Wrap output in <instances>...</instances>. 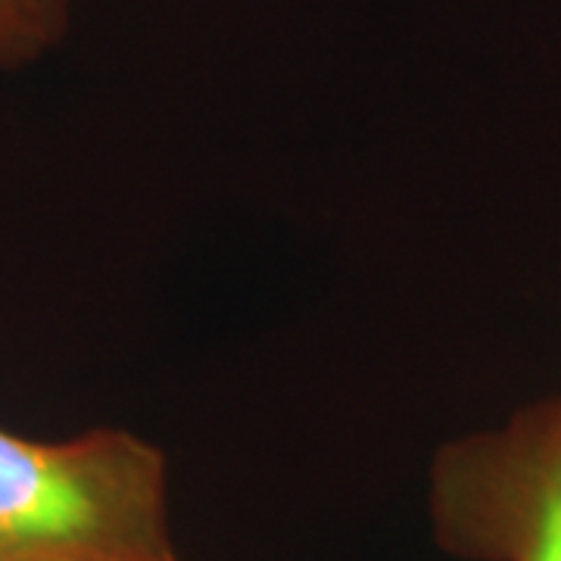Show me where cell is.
I'll use <instances>...</instances> for the list:
<instances>
[{
  "mask_svg": "<svg viewBox=\"0 0 561 561\" xmlns=\"http://www.w3.org/2000/svg\"><path fill=\"white\" fill-rule=\"evenodd\" d=\"M559 400H561V397H559Z\"/></svg>",
  "mask_w": 561,
  "mask_h": 561,
  "instance_id": "cell-4",
  "label": "cell"
},
{
  "mask_svg": "<svg viewBox=\"0 0 561 561\" xmlns=\"http://www.w3.org/2000/svg\"><path fill=\"white\" fill-rule=\"evenodd\" d=\"M427 512L443 552L465 561H561V400L443 443Z\"/></svg>",
  "mask_w": 561,
  "mask_h": 561,
  "instance_id": "cell-2",
  "label": "cell"
},
{
  "mask_svg": "<svg viewBox=\"0 0 561 561\" xmlns=\"http://www.w3.org/2000/svg\"><path fill=\"white\" fill-rule=\"evenodd\" d=\"M72 20V0H0V69H20L54 50Z\"/></svg>",
  "mask_w": 561,
  "mask_h": 561,
  "instance_id": "cell-3",
  "label": "cell"
},
{
  "mask_svg": "<svg viewBox=\"0 0 561 561\" xmlns=\"http://www.w3.org/2000/svg\"><path fill=\"white\" fill-rule=\"evenodd\" d=\"M0 561H181L165 456L119 427L69 440L0 427Z\"/></svg>",
  "mask_w": 561,
  "mask_h": 561,
  "instance_id": "cell-1",
  "label": "cell"
}]
</instances>
